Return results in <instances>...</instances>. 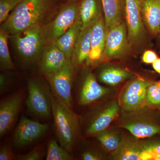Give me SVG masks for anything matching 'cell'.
<instances>
[{
	"mask_svg": "<svg viewBox=\"0 0 160 160\" xmlns=\"http://www.w3.org/2000/svg\"><path fill=\"white\" fill-rule=\"evenodd\" d=\"M129 45L127 26L123 21L108 30L105 58L112 59L123 56L129 50Z\"/></svg>",
	"mask_w": 160,
	"mask_h": 160,
	"instance_id": "cell-13",
	"label": "cell"
},
{
	"mask_svg": "<svg viewBox=\"0 0 160 160\" xmlns=\"http://www.w3.org/2000/svg\"><path fill=\"white\" fill-rule=\"evenodd\" d=\"M152 66L155 71L160 75V58H158L152 63Z\"/></svg>",
	"mask_w": 160,
	"mask_h": 160,
	"instance_id": "cell-34",
	"label": "cell"
},
{
	"mask_svg": "<svg viewBox=\"0 0 160 160\" xmlns=\"http://www.w3.org/2000/svg\"><path fill=\"white\" fill-rule=\"evenodd\" d=\"M151 81L137 78L127 84L121 95L119 102L125 112H131L145 107L146 92Z\"/></svg>",
	"mask_w": 160,
	"mask_h": 160,
	"instance_id": "cell-10",
	"label": "cell"
},
{
	"mask_svg": "<svg viewBox=\"0 0 160 160\" xmlns=\"http://www.w3.org/2000/svg\"><path fill=\"white\" fill-rule=\"evenodd\" d=\"M131 72L121 67L110 66L104 68L100 71L99 79L102 82L116 86L132 77Z\"/></svg>",
	"mask_w": 160,
	"mask_h": 160,
	"instance_id": "cell-23",
	"label": "cell"
},
{
	"mask_svg": "<svg viewBox=\"0 0 160 160\" xmlns=\"http://www.w3.org/2000/svg\"><path fill=\"white\" fill-rule=\"evenodd\" d=\"M81 158L83 160H101L104 158L103 155L93 149L84 150L81 155Z\"/></svg>",
	"mask_w": 160,
	"mask_h": 160,
	"instance_id": "cell-32",
	"label": "cell"
},
{
	"mask_svg": "<svg viewBox=\"0 0 160 160\" xmlns=\"http://www.w3.org/2000/svg\"><path fill=\"white\" fill-rule=\"evenodd\" d=\"M81 31V25L79 19L72 27L55 42L68 59L71 58Z\"/></svg>",
	"mask_w": 160,
	"mask_h": 160,
	"instance_id": "cell-22",
	"label": "cell"
},
{
	"mask_svg": "<svg viewBox=\"0 0 160 160\" xmlns=\"http://www.w3.org/2000/svg\"><path fill=\"white\" fill-rule=\"evenodd\" d=\"M45 154L44 146L36 147L26 154L17 155L16 156L17 160H41L42 159Z\"/></svg>",
	"mask_w": 160,
	"mask_h": 160,
	"instance_id": "cell-30",
	"label": "cell"
},
{
	"mask_svg": "<svg viewBox=\"0 0 160 160\" xmlns=\"http://www.w3.org/2000/svg\"><path fill=\"white\" fill-rule=\"evenodd\" d=\"M92 26L81 30L71 59L75 67L83 65H89L91 51V38Z\"/></svg>",
	"mask_w": 160,
	"mask_h": 160,
	"instance_id": "cell-19",
	"label": "cell"
},
{
	"mask_svg": "<svg viewBox=\"0 0 160 160\" xmlns=\"http://www.w3.org/2000/svg\"><path fill=\"white\" fill-rule=\"evenodd\" d=\"M145 107L160 111V88L157 82H151L146 92Z\"/></svg>",
	"mask_w": 160,
	"mask_h": 160,
	"instance_id": "cell-27",
	"label": "cell"
},
{
	"mask_svg": "<svg viewBox=\"0 0 160 160\" xmlns=\"http://www.w3.org/2000/svg\"><path fill=\"white\" fill-rule=\"evenodd\" d=\"M52 116L59 144L72 154L79 136V119L72 110V108L52 92Z\"/></svg>",
	"mask_w": 160,
	"mask_h": 160,
	"instance_id": "cell-2",
	"label": "cell"
},
{
	"mask_svg": "<svg viewBox=\"0 0 160 160\" xmlns=\"http://www.w3.org/2000/svg\"><path fill=\"white\" fill-rule=\"evenodd\" d=\"M75 67L71 58L68 59L64 66L58 71L46 75L52 91L67 106L72 107V89Z\"/></svg>",
	"mask_w": 160,
	"mask_h": 160,
	"instance_id": "cell-8",
	"label": "cell"
},
{
	"mask_svg": "<svg viewBox=\"0 0 160 160\" xmlns=\"http://www.w3.org/2000/svg\"><path fill=\"white\" fill-rule=\"evenodd\" d=\"M42 25L32 26L11 37L18 52L28 64L40 61L46 44Z\"/></svg>",
	"mask_w": 160,
	"mask_h": 160,
	"instance_id": "cell-3",
	"label": "cell"
},
{
	"mask_svg": "<svg viewBox=\"0 0 160 160\" xmlns=\"http://www.w3.org/2000/svg\"><path fill=\"white\" fill-rule=\"evenodd\" d=\"M112 156L114 160H150L143 150L141 141L135 137H124L119 149Z\"/></svg>",
	"mask_w": 160,
	"mask_h": 160,
	"instance_id": "cell-17",
	"label": "cell"
},
{
	"mask_svg": "<svg viewBox=\"0 0 160 160\" xmlns=\"http://www.w3.org/2000/svg\"><path fill=\"white\" fill-rule=\"evenodd\" d=\"M158 58L156 52L153 50H147L144 52L142 57L143 62L146 64H152Z\"/></svg>",
	"mask_w": 160,
	"mask_h": 160,
	"instance_id": "cell-33",
	"label": "cell"
},
{
	"mask_svg": "<svg viewBox=\"0 0 160 160\" xmlns=\"http://www.w3.org/2000/svg\"><path fill=\"white\" fill-rule=\"evenodd\" d=\"M9 37L7 32L0 29V69L2 71L15 69L8 47Z\"/></svg>",
	"mask_w": 160,
	"mask_h": 160,
	"instance_id": "cell-25",
	"label": "cell"
},
{
	"mask_svg": "<svg viewBox=\"0 0 160 160\" xmlns=\"http://www.w3.org/2000/svg\"><path fill=\"white\" fill-rule=\"evenodd\" d=\"M25 98V91L19 89L6 96L0 102V137L2 139L14 126Z\"/></svg>",
	"mask_w": 160,
	"mask_h": 160,
	"instance_id": "cell-7",
	"label": "cell"
},
{
	"mask_svg": "<svg viewBox=\"0 0 160 160\" xmlns=\"http://www.w3.org/2000/svg\"><path fill=\"white\" fill-rule=\"evenodd\" d=\"M12 145L9 142L2 144L0 147V160H15L16 155L12 150Z\"/></svg>",
	"mask_w": 160,
	"mask_h": 160,
	"instance_id": "cell-31",
	"label": "cell"
},
{
	"mask_svg": "<svg viewBox=\"0 0 160 160\" xmlns=\"http://www.w3.org/2000/svg\"><path fill=\"white\" fill-rule=\"evenodd\" d=\"M72 154L58 144L56 140L52 139L48 143L46 160H71Z\"/></svg>",
	"mask_w": 160,
	"mask_h": 160,
	"instance_id": "cell-26",
	"label": "cell"
},
{
	"mask_svg": "<svg viewBox=\"0 0 160 160\" xmlns=\"http://www.w3.org/2000/svg\"><path fill=\"white\" fill-rule=\"evenodd\" d=\"M109 89L101 86L94 75L88 72L80 86L78 103L81 106H87L102 99L109 93Z\"/></svg>",
	"mask_w": 160,
	"mask_h": 160,
	"instance_id": "cell-15",
	"label": "cell"
},
{
	"mask_svg": "<svg viewBox=\"0 0 160 160\" xmlns=\"http://www.w3.org/2000/svg\"><path fill=\"white\" fill-rule=\"evenodd\" d=\"M107 32L108 29L105 19L102 16L92 26L91 51L89 57L90 65H96L105 58Z\"/></svg>",
	"mask_w": 160,
	"mask_h": 160,
	"instance_id": "cell-14",
	"label": "cell"
},
{
	"mask_svg": "<svg viewBox=\"0 0 160 160\" xmlns=\"http://www.w3.org/2000/svg\"><path fill=\"white\" fill-rule=\"evenodd\" d=\"M120 108L119 101L115 100L102 108L92 112L86 124V135L95 136L99 132L107 129L118 115Z\"/></svg>",
	"mask_w": 160,
	"mask_h": 160,
	"instance_id": "cell-12",
	"label": "cell"
},
{
	"mask_svg": "<svg viewBox=\"0 0 160 160\" xmlns=\"http://www.w3.org/2000/svg\"><path fill=\"white\" fill-rule=\"evenodd\" d=\"M125 14L129 43L141 44L146 36L145 25L141 9L140 0H125Z\"/></svg>",
	"mask_w": 160,
	"mask_h": 160,
	"instance_id": "cell-11",
	"label": "cell"
},
{
	"mask_svg": "<svg viewBox=\"0 0 160 160\" xmlns=\"http://www.w3.org/2000/svg\"><path fill=\"white\" fill-rule=\"evenodd\" d=\"M27 88L26 104L28 111L38 118L49 119L52 116V90L38 78L29 80Z\"/></svg>",
	"mask_w": 160,
	"mask_h": 160,
	"instance_id": "cell-4",
	"label": "cell"
},
{
	"mask_svg": "<svg viewBox=\"0 0 160 160\" xmlns=\"http://www.w3.org/2000/svg\"><path fill=\"white\" fill-rule=\"evenodd\" d=\"M57 1H62L66 3L71 2H78V0H57Z\"/></svg>",
	"mask_w": 160,
	"mask_h": 160,
	"instance_id": "cell-35",
	"label": "cell"
},
{
	"mask_svg": "<svg viewBox=\"0 0 160 160\" xmlns=\"http://www.w3.org/2000/svg\"><path fill=\"white\" fill-rule=\"evenodd\" d=\"M144 25L153 36L158 35L160 27V0H140Z\"/></svg>",
	"mask_w": 160,
	"mask_h": 160,
	"instance_id": "cell-18",
	"label": "cell"
},
{
	"mask_svg": "<svg viewBox=\"0 0 160 160\" xmlns=\"http://www.w3.org/2000/svg\"><path fill=\"white\" fill-rule=\"evenodd\" d=\"M145 107L131 112H126L121 127L129 131L134 137L144 139L160 134V123L152 115L145 111Z\"/></svg>",
	"mask_w": 160,
	"mask_h": 160,
	"instance_id": "cell-5",
	"label": "cell"
},
{
	"mask_svg": "<svg viewBox=\"0 0 160 160\" xmlns=\"http://www.w3.org/2000/svg\"><path fill=\"white\" fill-rule=\"evenodd\" d=\"M143 150L150 160H160V139L141 141Z\"/></svg>",
	"mask_w": 160,
	"mask_h": 160,
	"instance_id": "cell-28",
	"label": "cell"
},
{
	"mask_svg": "<svg viewBox=\"0 0 160 160\" xmlns=\"http://www.w3.org/2000/svg\"><path fill=\"white\" fill-rule=\"evenodd\" d=\"M158 35L159 36V37L160 38V29H159V33Z\"/></svg>",
	"mask_w": 160,
	"mask_h": 160,
	"instance_id": "cell-37",
	"label": "cell"
},
{
	"mask_svg": "<svg viewBox=\"0 0 160 160\" xmlns=\"http://www.w3.org/2000/svg\"><path fill=\"white\" fill-rule=\"evenodd\" d=\"M68 59L55 42L46 45L40 60V69L44 75L58 71Z\"/></svg>",
	"mask_w": 160,
	"mask_h": 160,
	"instance_id": "cell-16",
	"label": "cell"
},
{
	"mask_svg": "<svg viewBox=\"0 0 160 160\" xmlns=\"http://www.w3.org/2000/svg\"><path fill=\"white\" fill-rule=\"evenodd\" d=\"M108 30L123 22L125 0H101Z\"/></svg>",
	"mask_w": 160,
	"mask_h": 160,
	"instance_id": "cell-21",
	"label": "cell"
},
{
	"mask_svg": "<svg viewBox=\"0 0 160 160\" xmlns=\"http://www.w3.org/2000/svg\"><path fill=\"white\" fill-rule=\"evenodd\" d=\"M157 82L158 85L159 87L160 88V80L159 81H158V82Z\"/></svg>",
	"mask_w": 160,
	"mask_h": 160,
	"instance_id": "cell-36",
	"label": "cell"
},
{
	"mask_svg": "<svg viewBox=\"0 0 160 160\" xmlns=\"http://www.w3.org/2000/svg\"><path fill=\"white\" fill-rule=\"evenodd\" d=\"M49 129V125L22 116L15 129L12 145L16 149L22 148L41 138Z\"/></svg>",
	"mask_w": 160,
	"mask_h": 160,
	"instance_id": "cell-9",
	"label": "cell"
},
{
	"mask_svg": "<svg viewBox=\"0 0 160 160\" xmlns=\"http://www.w3.org/2000/svg\"><path fill=\"white\" fill-rule=\"evenodd\" d=\"M57 0H22L11 12L1 29L9 36L42 25V21L54 6Z\"/></svg>",
	"mask_w": 160,
	"mask_h": 160,
	"instance_id": "cell-1",
	"label": "cell"
},
{
	"mask_svg": "<svg viewBox=\"0 0 160 160\" xmlns=\"http://www.w3.org/2000/svg\"><path fill=\"white\" fill-rule=\"evenodd\" d=\"M102 11L101 0H81L79 10L81 30L93 26L102 16Z\"/></svg>",
	"mask_w": 160,
	"mask_h": 160,
	"instance_id": "cell-20",
	"label": "cell"
},
{
	"mask_svg": "<svg viewBox=\"0 0 160 160\" xmlns=\"http://www.w3.org/2000/svg\"><path fill=\"white\" fill-rule=\"evenodd\" d=\"M106 151L112 154L119 149L124 137L118 132L106 129L95 136Z\"/></svg>",
	"mask_w": 160,
	"mask_h": 160,
	"instance_id": "cell-24",
	"label": "cell"
},
{
	"mask_svg": "<svg viewBox=\"0 0 160 160\" xmlns=\"http://www.w3.org/2000/svg\"><path fill=\"white\" fill-rule=\"evenodd\" d=\"M79 5L78 2L66 3L55 19L47 26H44L47 45L55 42L78 21Z\"/></svg>",
	"mask_w": 160,
	"mask_h": 160,
	"instance_id": "cell-6",
	"label": "cell"
},
{
	"mask_svg": "<svg viewBox=\"0 0 160 160\" xmlns=\"http://www.w3.org/2000/svg\"><path fill=\"white\" fill-rule=\"evenodd\" d=\"M22 0H0V23L2 24L7 19L13 9Z\"/></svg>",
	"mask_w": 160,
	"mask_h": 160,
	"instance_id": "cell-29",
	"label": "cell"
}]
</instances>
